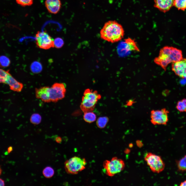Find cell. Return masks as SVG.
I'll return each instance as SVG.
<instances>
[{
	"instance_id": "cell-31",
	"label": "cell",
	"mask_w": 186,
	"mask_h": 186,
	"mask_svg": "<svg viewBox=\"0 0 186 186\" xmlns=\"http://www.w3.org/2000/svg\"><path fill=\"white\" fill-rule=\"evenodd\" d=\"M180 186H186V180L182 182L180 185Z\"/></svg>"
},
{
	"instance_id": "cell-2",
	"label": "cell",
	"mask_w": 186,
	"mask_h": 186,
	"mask_svg": "<svg viewBox=\"0 0 186 186\" xmlns=\"http://www.w3.org/2000/svg\"><path fill=\"white\" fill-rule=\"evenodd\" d=\"M124 34L122 26L115 20H109L106 22L100 31L101 38L111 43L121 40L123 37Z\"/></svg>"
},
{
	"instance_id": "cell-17",
	"label": "cell",
	"mask_w": 186,
	"mask_h": 186,
	"mask_svg": "<svg viewBox=\"0 0 186 186\" xmlns=\"http://www.w3.org/2000/svg\"><path fill=\"white\" fill-rule=\"evenodd\" d=\"M83 118L86 122L91 123L96 120V116L95 114L92 111H90L84 113Z\"/></svg>"
},
{
	"instance_id": "cell-13",
	"label": "cell",
	"mask_w": 186,
	"mask_h": 186,
	"mask_svg": "<svg viewBox=\"0 0 186 186\" xmlns=\"http://www.w3.org/2000/svg\"><path fill=\"white\" fill-rule=\"evenodd\" d=\"M45 5L48 12L54 14L59 12L61 6L60 0H45Z\"/></svg>"
},
{
	"instance_id": "cell-6",
	"label": "cell",
	"mask_w": 186,
	"mask_h": 186,
	"mask_svg": "<svg viewBox=\"0 0 186 186\" xmlns=\"http://www.w3.org/2000/svg\"><path fill=\"white\" fill-rule=\"evenodd\" d=\"M144 159L151 171L154 173H159L164 169L165 165L161 157L150 152L146 153Z\"/></svg>"
},
{
	"instance_id": "cell-23",
	"label": "cell",
	"mask_w": 186,
	"mask_h": 186,
	"mask_svg": "<svg viewBox=\"0 0 186 186\" xmlns=\"http://www.w3.org/2000/svg\"><path fill=\"white\" fill-rule=\"evenodd\" d=\"M11 63L10 59L7 56L2 55L0 56V67H8Z\"/></svg>"
},
{
	"instance_id": "cell-27",
	"label": "cell",
	"mask_w": 186,
	"mask_h": 186,
	"mask_svg": "<svg viewBox=\"0 0 186 186\" xmlns=\"http://www.w3.org/2000/svg\"><path fill=\"white\" fill-rule=\"evenodd\" d=\"M33 64L32 67L33 71L35 72H39L40 70L37 68V67L41 68V66L40 64L37 62Z\"/></svg>"
},
{
	"instance_id": "cell-34",
	"label": "cell",
	"mask_w": 186,
	"mask_h": 186,
	"mask_svg": "<svg viewBox=\"0 0 186 186\" xmlns=\"http://www.w3.org/2000/svg\"><path fill=\"white\" fill-rule=\"evenodd\" d=\"M2 172V170L0 167V175L1 174Z\"/></svg>"
},
{
	"instance_id": "cell-5",
	"label": "cell",
	"mask_w": 186,
	"mask_h": 186,
	"mask_svg": "<svg viewBox=\"0 0 186 186\" xmlns=\"http://www.w3.org/2000/svg\"><path fill=\"white\" fill-rule=\"evenodd\" d=\"M125 164L124 161L117 157L111 160H106L103 164L104 171L107 176L112 177L120 173L124 169Z\"/></svg>"
},
{
	"instance_id": "cell-8",
	"label": "cell",
	"mask_w": 186,
	"mask_h": 186,
	"mask_svg": "<svg viewBox=\"0 0 186 186\" xmlns=\"http://www.w3.org/2000/svg\"><path fill=\"white\" fill-rule=\"evenodd\" d=\"M66 91V86L64 83H54L49 89L51 102L56 103L63 99L65 96Z\"/></svg>"
},
{
	"instance_id": "cell-19",
	"label": "cell",
	"mask_w": 186,
	"mask_h": 186,
	"mask_svg": "<svg viewBox=\"0 0 186 186\" xmlns=\"http://www.w3.org/2000/svg\"><path fill=\"white\" fill-rule=\"evenodd\" d=\"M173 6L179 10H186V0H174Z\"/></svg>"
},
{
	"instance_id": "cell-7",
	"label": "cell",
	"mask_w": 186,
	"mask_h": 186,
	"mask_svg": "<svg viewBox=\"0 0 186 186\" xmlns=\"http://www.w3.org/2000/svg\"><path fill=\"white\" fill-rule=\"evenodd\" d=\"M169 111L165 108L152 110L150 112V122L154 125H166L169 120Z\"/></svg>"
},
{
	"instance_id": "cell-3",
	"label": "cell",
	"mask_w": 186,
	"mask_h": 186,
	"mask_svg": "<svg viewBox=\"0 0 186 186\" xmlns=\"http://www.w3.org/2000/svg\"><path fill=\"white\" fill-rule=\"evenodd\" d=\"M101 97L97 91H93L89 89H86L83 93L80 105L81 110L84 113L92 111Z\"/></svg>"
},
{
	"instance_id": "cell-9",
	"label": "cell",
	"mask_w": 186,
	"mask_h": 186,
	"mask_svg": "<svg viewBox=\"0 0 186 186\" xmlns=\"http://www.w3.org/2000/svg\"><path fill=\"white\" fill-rule=\"evenodd\" d=\"M35 37L36 43L38 48L48 49L54 47V40L46 31H38Z\"/></svg>"
},
{
	"instance_id": "cell-26",
	"label": "cell",
	"mask_w": 186,
	"mask_h": 186,
	"mask_svg": "<svg viewBox=\"0 0 186 186\" xmlns=\"http://www.w3.org/2000/svg\"><path fill=\"white\" fill-rule=\"evenodd\" d=\"M54 47L59 48L63 45L64 42L63 40L60 37H57L54 40Z\"/></svg>"
},
{
	"instance_id": "cell-22",
	"label": "cell",
	"mask_w": 186,
	"mask_h": 186,
	"mask_svg": "<svg viewBox=\"0 0 186 186\" xmlns=\"http://www.w3.org/2000/svg\"><path fill=\"white\" fill-rule=\"evenodd\" d=\"M10 74L9 70L5 71L0 68V83H5Z\"/></svg>"
},
{
	"instance_id": "cell-1",
	"label": "cell",
	"mask_w": 186,
	"mask_h": 186,
	"mask_svg": "<svg viewBox=\"0 0 186 186\" xmlns=\"http://www.w3.org/2000/svg\"><path fill=\"white\" fill-rule=\"evenodd\" d=\"M183 58L181 50L172 46H166L160 49L159 55L154 58V62L166 71L169 64L178 61Z\"/></svg>"
},
{
	"instance_id": "cell-28",
	"label": "cell",
	"mask_w": 186,
	"mask_h": 186,
	"mask_svg": "<svg viewBox=\"0 0 186 186\" xmlns=\"http://www.w3.org/2000/svg\"><path fill=\"white\" fill-rule=\"evenodd\" d=\"M134 101L133 100H128L126 103V105L127 106H130L132 105L134 103Z\"/></svg>"
},
{
	"instance_id": "cell-10",
	"label": "cell",
	"mask_w": 186,
	"mask_h": 186,
	"mask_svg": "<svg viewBox=\"0 0 186 186\" xmlns=\"http://www.w3.org/2000/svg\"><path fill=\"white\" fill-rule=\"evenodd\" d=\"M172 69L180 78L186 79V58L172 64Z\"/></svg>"
},
{
	"instance_id": "cell-4",
	"label": "cell",
	"mask_w": 186,
	"mask_h": 186,
	"mask_svg": "<svg viewBox=\"0 0 186 186\" xmlns=\"http://www.w3.org/2000/svg\"><path fill=\"white\" fill-rule=\"evenodd\" d=\"M87 164L85 158L75 156L65 162L64 168L67 173L75 175L84 169Z\"/></svg>"
},
{
	"instance_id": "cell-33",
	"label": "cell",
	"mask_w": 186,
	"mask_h": 186,
	"mask_svg": "<svg viewBox=\"0 0 186 186\" xmlns=\"http://www.w3.org/2000/svg\"><path fill=\"white\" fill-rule=\"evenodd\" d=\"M181 100L186 107V98H183Z\"/></svg>"
},
{
	"instance_id": "cell-18",
	"label": "cell",
	"mask_w": 186,
	"mask_h": 186,
	"mask_svg": "<svg viewBox=\"0 0 186 186\" xmlns=\"http://www.w3.org/2000/svg\"><path fill=\"white\" fill-rule=\"evenodd\" d=\"M109 120V118L107 117H99L98 118L97 120V126L99 128H104L106 126Z\"/></svg>"
},
{
	"instance_id": "cell-20",
	"label": "cell",
	"mask_w": 186,
	"mask_h": 186,
	"mask_svg": "<svg viewBox=\"0 0 186 186\" xmlns=\"http://www.w3.org/2000/svg\"><path fill=\"white\" fill-rule=\"evenodd\" d=\"M54 172L53 169L50 166L45 167L42 171V173L43 176L47 178H50L52 177L54 175Z\"/></svg>"
},
{
	"instance_id": "cell-24",
	"label": "cell",
	"mask_w": 186,
	"mask_h": 186,
	"mask_svg": "<svg viewBox=\"0 0 186 186\" xmlns=\"http://www.w3.org/2000/svg\"><path fill=\"white\" fill-rule=\"evenodd\" d=\"M16 3L22 6L31 5L33 3V0H16Z\"/></svg>"
},
{
	"instance_id": "cell-11",
	"label": "cell",
	"mask_w": 186,
	"mask_h": 186,
	"mask_svg": "<svg viewBox=\"0 0 186 186\" xmlns=\"http://www.w3.org/2000/svg\"><path fill=\"white\" fill-rule=\"evenodd\" d=\"M49 86H44L35 89L36 98L41 99L42 101L47 103L51 102L50 98Z\"/></svg>"
},
{
	"instance_id": "cell-29",
	"label": "cell",
	"mask_w": 186,
	"mask_h": 186,
	"mask_svg": "<svg viewBox=\"0 0 186 186\" xmlns=\"http://www.w3.org/2000/svg\"><path fill=\"white\" fill-rule=\"evenodd\" d=\"M56 141L57 143H60L62 141V139L60 137L58 136L56 138Z\"/></svg>"
},
{
	"instance_id": "cell-25",
	"label": "cell",
	"mask_w": 186,
	"mask_h": 186,
	"mask_svg": "<svg viewBox=\"0 0 186 186\" xmlns=\"http://www.w3.org/2000/svg\"><path fill=\"white\" fill-rule=\"evenodd\" d=\"M176 107L177 110L180 112H186V107L181 100L178 101Z\"/></svg>"
},
{
	"instance_id": "cell-12",
	"label": "cell",
	"mask_w": 186,
	"mask_h": 186,
	"mask_svg": "<svg viewBox=\"0 0 186 186\" xmlns=\"http://www.w3.org/2000/svg\"><path fill=\"white\" fill-rule=\"evenodd\" d=\"M174 0H154V6L164 13L166 12L173 6Z\"/></svg>"
},
{
	"instance_id": "cell-15",
	"label": "cell",
	"mask_w": 186,
	"mask_h": 186,
	"mask_svg": "<svg viewBox=\"0 0 186 186\" xmlns=\"http://www.w3.org/2000/svg\"><path fill=\"white\" fill-rule=\"evenodd\" d=\"M5 84L9 85L11 90L18 92H21L24 87L22 83L17 81L10 74Z\"/></svg>"
},
{
	"instance_id": "cell-16",
	"label": "cell",
	"mask_w": 186,
	"mask_h": 186,
	"mask_svg": "<svg viewBox=\"0 0 186 186\" xmlns=\"http://www.w3.org/2000/svg\"><path fill=\"white\" fill-rule=\"evenodd\" d=\"M178 170L181 172L186 171V154L180 160L176 161Z\"/></svg>"
},
{
	"instance_id": "cell-14",
	"label": "cell",
	"mask_w": 186,
	"mask_h": 186,
	"mask_svg": "<svg viewBox=\"0 0 186 186\" xmlns=\"http://www.w3.org/2000/svg\"><path fill=\"white\" fill-rule=\"evenodd\" d=\"M123 42V45L122 51L127 53L132 51H138L140 49L136 42L135 40L130 38L125 39Z\"/></svg>"
},
{
	"instance_id": "cell-21",
	"label": "cell",
	"mask_w": 186,
	"mask_h": 186,
	"mask_svg": "<svg viewBox=\"0 0 186 186\" xmlns=\"http://www.w3.org/2000/svg\"><path fill=\"white\" fill-rule=\"evenodd\" d=\"M42 117L39 114L35 113L33 114L31 116L30 121L32 124L35 125L39 124L41 122Z\"/></svg>"
},
{
	"instance_id": "cell-32",
	"label": "cell",
	"mask_w": 186,
	"mask_h": 186,
	"mask_svg": "<svg viewBox=\"0 0 186 186\" xmlns=\"http://www.w3.org/2000/svg\"><path fill=\"white\" fill-rule=\"evenodd\" d=\"M12 147L11 146H10L7 149V152L8 153H10L11 152L12 150Z\"/></svg>"
},
{
	"instance_id": "cell-30",
	"label": "cell",
	"mask_w": 186,
	"mask_h": 186,
	"mask_svg": "<svg viewBox=\"0 0 186 186\" xmlns=\"http://www.w3.org/2000/svg\"><path fill=\"white\" fill-rule=\"evenodd\" d=\"M5 183L4 180L0 178V186H4Z\"/></svg>"
}]
</instances>
